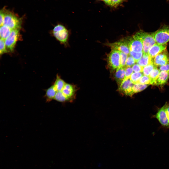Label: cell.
<instances>
[{"instance_id": "obj_32", "label": "cell", "mask_w": 169, "mask_h": 169, "mask_svg": "<svg viewBox=\"0 0 169 169\" xmlns=\"http://www.w3.org/2000/svg\"><path fill=\"white\" fill-rule=\"evenodd\" d=\"M123 0H111L112 6H116L121 3Z\"/></svg>"}, {"instance_id": "obj_19", "label": "cell", "mask_w": 169, "mask_h": 169, "mask_svg": "<svg viewBox=\"0 0 169 169\" xmlns=\"http://www.w3.org/2000/svg\"><path fill=\"white\" fill-rule=\"evenodd\" d=\"M160 71L157 67L155 68L150 73L149 76L150 80V84L154 85L157 79Z\"/></svg>"}, {"instance_id": "obj_13", "label": "cell", "mask_w": 169, "mask_h": 169, "mask_svg": "<svg viewBox=\"0 0 169 169\" xmlns=\"http://www.w3.org/2000/svg\"><path fill=\"white\" fill-rule=\"evenodd\" d=\"M167 45V44H160L156 43L150 49L148 54L152 58H154L157 55L166 49Z\"/></svg>"}, {"instance_id": "obj_28", "label": "cell", "mask_w": 169, "mask_h": 169, "mask_svg": "<svg viewBox=\"0 0 169 169\" xmlns=\"http://www.w3.org/2000/svg\"><path fill=\"white\" fill-rule=\"evenodd\" d=\"M133 71L132 68L131 67H127L126 68L125 76L123 81L130 78L131 75Z\"/></svg>"}, {"instance_id": "obj_14", "label": "cell", "mask_w": 169, "mask_h": 169, "mask_svg": "<svg viewBox=\"0 0 169 169\" xmlns=\"http://www.w3.org/2000/svg\"><path fill=\"white\" fill-rule=\"evenodd\" d=\"M169 78V72L161 71L154 85H161L165 84L167 82Z\"/></svg>"}, {"instance_id": "obj_24", "label": "cell", "mask_w": 169, "mask_h": 169, "mask_svg": "<svg viewBox=\"0 0 169 169\" xmlns=\"http://www.w3.org/2000/svg\"><path fill=\"white\" fill-rule=\"evenodd\" d=\"M143 54V52H137L132 51H130L129 55L133 58L136 62L141 58Z\"/></svg>"}, {"instance_id": "obj_6", "label": "cell", "mask_w": 169, "mask_h": 169, "mask_svg": "<svg viewBox=\"0 0 169 169\" xmlns=\"http://www.w3.org/2000/svg\"><path fill=\"white\" fill-rule=\"evenodd\" d=\"M167 104V103H166L159 109L156 114L153 115L152 117L156 119L163 127L169 129V122L167 118L166 111Z\"/></svg>"}, {"instance_id": "obj_30", "label": "cell", "mask_w": 169, "mask_h": 169, "mask_svg": "<svg viewBox=\"0 0 169 169\" xmlns=\"http://www.w3.org/2000/svg\"><path fill=\"white\" fill-rule=\"evenodd\" d=\"M143 68L138 64H134L132 67L133 71L135 72H142Z\"/></svg>"}, {"instance_id": "obj_16", "label": "cell", "mask_w": 169, "mask_h": 169, "mask_svg": "<svg viewBox=\"0 0 169 169\" xmlns=\"http://www.w3.org/2000/svg\"><path fill=\"white\" fill-rule=\"evenodd\" d=\"M136 62L138 64L143 67L154 63V60L148 54H143L141 58Z\"/></svg>"}, {"instance_id": "obj_4", "label": "cell", "mask_w": 169, "mask_h": 169, "mask_svg": "<svg viewBox=\"0 0 169 169\" xmlns=\"http://www.w3.org/2000/svg\"><path fill=\"white\" fill-rule=\"evenodd\" d=\"M156 43L164 44L169 41V25H164L161 28L154 32Z\"/></svg>"}, {"instance_id": "obj_35", "label": "cell", "mask_w": 169, "mask_h": 169, "mask_svg": "<svg viewBox=\"0 0 169 169\" xmlns=\"http://www.w3.org/2000/svg\"></svg>"}, {"instance_id": "obj_17", "label": "cell", "mask_w": 169, "mask_h": 169, "mask_svg": "<svg viewBox=\"0 0 169 169\" xmlns=\"http://www.w3.org/2000/svg\"><path fill=\"white\" fill-rule=\"evenodd\" d=\"M55 91L52 84L45 90L44 97L47 102H49L54 100L55 95Z\"/></svg>"}, {"instance_id": "obj_5", "label": "cell", "mask_w": 169, "mask_h": 169, "mask_svg": "<svg viewBox=\"0 0 169 169\" xmlns=\"http://www.w3.org/2000/svg\"><path fill=\"white\" fill-rule=\"evenodd\" d=\"M142 39L143 54H148L150 49L156 43L154 36V32L148 33L142 31Z\"/></svg>"}, {"instance_id": "obj_15", "label": "cell", "mask_w": 169, "mask_h": 169, "mask_svg": "<svg viewBox=\"0 0 169 169\" xmlns=\"http://www.w3.org/2000/svg\"><path fill=\"white\" fill-rule=\"evenodd\" d=\"M125 67H120L116 69L115 78L118 84L120 86L124 79L125 76Z\"/></svg>"}, {"instance_id": "obj_23", "label": "cell", "mask_w": 169, "mask_h": 169, "mask_svg": "<svg viewBox=\"0 0 169 169\" xmlns=\"http://www.w3.org/2000/svg\"><path fill=\"white\" fill-rule=\"evenodd\" d=\"M119 53L120 55V67H125L126 61L128 55L120 51H119Z\"/></svg>"}, {"instance_id": "obj_2", "label": "cell", "mask_w": 169, "mask_h": 169, "mask_svg": "<svg viewBox=\"0 0 169 169\" xmlns=\"http://www.w3.org/2000/svg\"><path fill=\"white\" fill-rule=\"evenodd\" d=\"M52 34L57 41L64 47H69V43L71 30L61 23H58L54 27Z\"/></svg>"}, {"instance_id": "obj_21", "label": "cell", "mask_w": 169, "mask_h": 169, "mask_svg": "<svg viewBox=\"0 0 169 169\" xmlns=\"http://www.w3.org/2000/svg\"><path fill=\"white\" fill-rule=\"evenodd\" d=\"M149 85L139 83L134 84L132 88L133 94L140 92L144 90Z\"/></svg>"}, {"instance_id": "obj_33", "label": "cell", "mask_w": 169, "mask_h": 169, "mask_svg": "<svg viewBox=\"0 0 169 169\" xmlns=\"http://www.w3.org/2000/svg\"><path fill=\"white\" fill-rule=\"evenodd\" d=\"M166 111L167 118L169 122V104L167 103L166 108Z\"/></svg>"}, {"instance_id": "obj_29", "label": "cell", "mask_w": 169, "mask_h": 169, "mask_svg": "<svg viewBox=\"0 0 169 169\" xmlns=\"http://www.w3.org/2000/svg\"><path fill=\"white\" fill-rule=\"evenodd\" d=\"M6 9L4 8L1 10L0 12V25L1 26L3 25L4 17Z\"/></svg>"}, {"instance_id": "obj_9", "label": "cell", "mask_w": 169, "mask_h": 169, "mask_svg": "<svg viewBox=\"0 0 169 169\" xmlns=\"http://www.w3.org/2000/svg\"><path fill=\"white\" fill-rule=\"evenodd\" d=\"M19 29L12 30L9 36L5 40L6 48L9 51H12L14 49L18 38Z\"/></svg>"}, {"instance_id": "obj_7", "label": "cell", "mask_w": 169, "mask_h": 169, "mask_svg": "<svg viewBox=\"0 0 169 169\" xmlns=\"http://www.w3.org/2000/svg\"><path fill=\"white\" fill-rule=\"evenodd\" d=\"M128 42V40L123 39L114 43H108L107 45L110 47L112 50L118 51L129 55L130 51Z\"/></svg>"}, {"instance_id": "obj_11", "label": "cell", "mask_w": 169, "mask_h": 169, "mask_svg": "<svg viewBox=\"0 0 169 169\" xmlns=\"http://www.w3.org/2000/svg\"><path fill=\"white\" fill-rule=\"evenodd\" d=\"M154 63L157 66L169 63V54L166 49L155 56L154 59Z\"/></svg>"}, {"instance_id": "obj_12", "label": "cell", "mask_w": 169, "mask_h": 169, "mask_svg": "<svg viewBox=\"0 0 169 169\" xmlns=\"http://www.w3.org/2000/svg\"><path fill=\"white\" fill-rule=\"evenodd\" d=\"M128 45L130 51L137 52H142V42L140 39L133 37L129 39Z\"/></svg>"}, {"instance_id": "obj_27", "label": "cell", "mask_w": 169, "mask_h": 169, "mask_svg": "<svg viewBox=\"0 0 169 169\" xmlns=\"http://www.w3.org/2000/svg\"><path fill=\"white\" fill-rule=\"evenodd\" d=\"M6 48L5 40L0 38V55L2 54L7 52Z\"/></svg>"}, {"instance_id": "obj_10", "label": "cell", "mask_w": 169, "mask_h": 169, "mask_svg": "<svg viewBox=\"0 0 169 169\" xmlns=\"http://www.w3.org/2000/svg\"><path fill=\"white\" fill-rule=\"evenodd\" d=\"M134 84L130 78L123 81L119 86L118 91L122 94L132 96L134 94L132 88Z\"/></svg>"}, {"instance_id": "obj_25", "label": "cell", "mask_w": 169, "mask_h": 169, "mask_svg": "<svg viewBox=\"0 0 169 169\" xmlns=\"http://www.w3.org/2000/svg\"><path fill=\"white\" fill-rule=\"evenodd\" d=\"M136 62L135 60L130 55H128L126 63L125 68L131 67L135 64Z\"/></svg>"}, {"instance_id": "obj_22", "label": "cell", "mask_w": 169, "mask_h": 169, "mask_svg": "<svg viewBox=\"0 0 169 169\" xmlns=\"http://www.w3.org/2000/svg\"><path fill=\"white\" fill-rule=\"evenodd\" d=\"M141 72H135L133 73L131 75L130 79L134 84H137L140 79L143 76Z\"/></svg>"}, {"instance_id": "obj_3", "label": "cell", "mask_w": 169, "mask_h": 169, "mask_svg": "<svg viewBox=\"0 0 169 169\" xmlns=\"http://www.w3.org/2000/svg\"><path fill=\"white\" fill-rule=\"evenodd\" d=\"M21 19L13 12L6 9L3 25L11 30L19 29L21 27Z\"/></svg>"}, {"instance_id": "obj_31", "label": "cell", "mask_w": 169, "mask_h": 169, "mask_svg": "<svg viewBox=\"0 0 169 169\" xmlns=\"http://www.w3.org/2000/svg\"><path fill=\"white\" fill-rule=\"evenodd\" d=\"M159 70L160 71H165L169 72V63L165 65L160 66Z\"/></svg>"}, {"instance_id": "obj_34", "label": "cell", "mask_w": 169, "mask_h": 169, "mask_svg": "<svg viewBox=\"0 0 169 169\" xmlns=\"http://www.w3.org/2000/svg\"><path fill=\"white\" fill-rule=\"evenodd\" d=\"M105 3L107 4L110 6L111 5V0H103Z\"/></svg>"}, {"instance_id": "obj_18", "label": "cell", "mask_w": 169, "mask_h": 169, "mask_svg": "<svg viewBox=\"0 0 169 169\" xmlns=\"http://www.w3.org/2000/svg\"><path fill=\"white\" fill-rule=\"evenodd\" d=\"M12 30L8 27L3 25L0 26V38L5 40L10 35Z\"/></svg>"}, {"instance_id": "obj_1", "label": "cell", "mask_w": 169, "mask_h": 169, "mask_svg": "<svg viewBox=\"0 0 169 169\" xmlns=\"http://www.w3.org/2000/svg\"><path fill=\"white\" fill-rule=\"evenodd\" d=\"M79 88L76 85L66 82L61 89L55 90V93L54 100L62 103H72L76 99Z\"/></svg>"}, {"instance_id": "obj_8", "label": "cell", "mask_w": 169, "mask_h": 169, "mask_svg": "<svg viewBox=\"0 0 169 169\" xmlns=\"http://www.w3.org/2000/svg\"><path fill=\"white\" fill-rule=\"evenodd\" d=\"M108 65L112 70H115L120 67L119 51L112 50L108 55Z\"/></svg>"}, {"instance_id": "obj_20", "label": "cell", "mask_w": 169, "mask_h": 169, "mask_svg": "<svg viewBox=\"0 0 169 169\" xmlns=\"http://www.w3.org/2000/svg\"><path fill=\"white\" fill-rule=\"evenodd\" d=\"M157 67L153 63L144 67L142 72L143 74L149 76L151 71Z\"/></svg>"}, {"instance_id": "obj_26", "label": "cell", "mask_w": 169, "mask_h": 169, "mask_svg": "<svg viewBox=\"0 0 169 169\" xmlns=\"http://www.w3.org/2000/svg\"><path fill=\"white\" fill-rule=\"evenodd\" d=\"M137 83L142 84H150V80L149 76L143 75Z\"/></svg>"}]
</instances>
